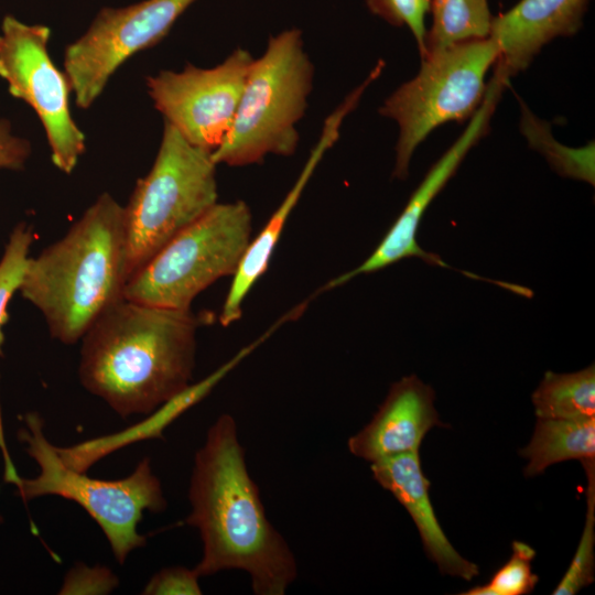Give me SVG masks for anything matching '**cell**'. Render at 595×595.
Instances as JSON below:
<instances>
[{"label":"cell","mask_w":595,"mask_h":595,"mask_svg":"<svg viewBox=\"0 0 595 595\" xmlns=\"http://www.w3.org/2000/svg\"><path fill=\"white\" fill-rule=\"evenodd\" d=\"M197 0H143L104 8L88 30L64 53V73L77 107L88 109L112 74L136 53L161 42Z\"/></svg>","instance_id":"10"},{"label":"cell","mask_w":595,"mask_h":595,"mask_svg":"<svg viewBox=\"0 0 595 595\" xmlns=\"http://www.w3.org/2000/svg\"><path fill=\"white\" fill-rule=\"evenodd\" d=\"M499 52L498 43L488 36L428 53L419 73L383 101L379 113L399 127L394 177L407 178L414 151L435 128L473 117L484 100L485 77Z\"/></svg>","instance_id":"7"},{"label":"cell","mask_w":595,"mask_h":595,"mask_svg":"<svg viewBox=\"0 0 595 595\" xmlns=\"http://www.w3.org/2000/svg\"><path fill=\"white\" fill-rule=\"evenodd\" d=\"M375 480L410 513L428 556L442 574L466 581L478 575V566L464 559L451 544L434 513L419 452L394 455L370 463Z\"/></svg>","instance_id":"16"},{"label":"cell","mask_w":595,"mask_h":595,"mask_svg":"<svg viewBox=\"0 0 595 595\" xmlns=\"http://www.w3.org/2000/svg\"><path fill=\"white\" fill-rule=\"evenodd\" d=\"M314 66L299 29L269 39L261 56L253 57L234 122L213 161L229 166L262 163L269 154L291 156L313 88Z\"/></svg>","instance_id":"4"},{"label":"cell","mask_w":595,"mask_h":595,"mask_svg":"<svg viewBox=\"0 0 595 595\" xmlns=\"http://www.w3.org/2000/svg\"><path fill=\"white\" fill-rule=\"evenodd\" d=\"M433 389L415 375L391 385L369 423L348 440V450L369 463L419 452L426 433L442 426Z\"/></svg>","instance_id":"13"},{"label":"cell","mask_w":595,"mask_h":595,"mask_svg":"<svg viewBox=\"0 0 595 595\" xmlns=\"http://www.w3.org/2000/svg\"><path fill=\"white\" fill-rule=\"evenodd\" d=\"M199 575L184 566L164 567L145 584L144 595H201Z\"/></svg>","instance_id":"27"},{"label":"cell","mask_w":595,"mask_h":595,"mask_svg":"<svg viewBox=\"0 0 595 595\" xmlns=\"http://www.w3.org/2000/svg\"><path fill=\"white\" fill-rule=\"evenodd\" d=\"M35 238L33 228L24 223L14 227L0 260V357L3 356V326L8 321L9 301L22 284L29 262V251Z\"/></svg>","instance_id":"24"},{"label":"cell","mask_w":595,"mask_h":595,"mask_svg":"<svg viewBox=\"0 0 595 595\" xmlns=\"http://www.w3.org/2000/svg\"><path fill=\"white\" fill-rule=\"evenodd\" d=\"M199 320L122 299L82 337L83 387L118 415L151 414L192 383Z\"/></svg>","instance_id":"2"},{"label":"cell","mask_w":595,"mask_h":595,"mask_svg":"<svg viewBox=\"0 0 595 595\" xmlns=\"http://www.w3.org/2000/svg\"><path fill=\"white\" fill-rule=\"evenodd\" d=\"M519 454L528 459L527 477L540 475L560 462L595 458V418L538 419L529 444Z\"/></svg>","instance_id":"18"},{"label":"cell","mask_w":595,"mask_h":595,"mask_svg":"<svg viewBox=\"0 0 595 595\" xmlns=\"http://www.w3.org/2000/svg\"><path fill=\"white\" fill-rule=\"evenodd\" d=\"M127 282L125 208L104 193L61 239L29 258L19 291L50 335L72 345L125 299Z\"/></svg>","instance_id":"3"},{"label":"cell","mask_w":595,"mask_h":595,"mask_svg":"<svg viewBox=\"0 0 595 595\" xmlns=\"http://www.w3.org/2000/svg\"><path fill=\"white\" fill-rule=\"evenodd\" d=\"M538 419L595 418V368L555 374L547 371L531 397Z\"/></svg>","instance_id":"19"},{"label":"cell","mask_w":595,"mask_h":595,"mask_svg":"<svg viewBox=\"0 0 595 595\" xmlns=\"http://www.w3.org/2000/svg\"><path fill=\"white\" fill-rule=\"evenodd\" d=\"M23 420L24 428L19 430L18 437L37 463L40 473L33 478L17 474L8 483L17 487L24 501L53 495L78 504L100 527L115 559L123 564L133 550L147 544V537L138 532L143 512L159 513L167 505L150 458H142L123 478H93L62 462L56 446L44 434L39 413L29 412Z\"/></svg>","instance_id":"5"},{"label":"cell","mask_w":595,"mask_h":595,"mask_svg":"<svg viewBox=\"0 0 595 595\" xmlns=\"http://www.w3.org/2000/svg\"><path fill=\"white\" fill-rule=\"evenodd\" d=\"M591 0H520L493 18L490 35L498 43L495 74L509 84L524 71L544 45L574 35L583 24Z\"/></svg>","instance_id":"15"},{"label":"cell","mask_w":595,"mask_h":595,"mask_svg":"<svg viewBox=\"0 0 595 595\" xmlns=\"http://www.w3.org/2000/svg\"><path fill=\"white\" fill-rule=\"evenodd\" d=\"M520 131L530 148L541 153L560 175L594 185V142L583 148H570L554 139L549 122L538 118L518 97Z\"/></svg>","instance_id":"21"},{"label":"cell","mask_w":595,"mask_h":595,"mask_svg":"<svg viewBox=\"0 0 595 595\" xmlns=\"http://www.w3.org/2000/svg\"><path fill=\"white\" fill-rule=\"evenodd\" d=\"M505 87L506 85L497 76L494 75L490 78L484 100L469 119L467 128L431 166L374 252L355 269L327 282L324 286L325 290L335 289L357 275L379 271L410 257L421 258L429 264L451 268L439 256L426 252L419 246L416 234L420 221L432 201L456 173L466 154L485 136Z\"/></svg>","instance_id":"12"},{"label":"cell","mask_w":595,"mask_h":595,"mask_svg":"<svg viewBox=\"0 0 595 595\" xmlns=\"http://www.w3.org/2000/svg\"><path fill=\"white\" fill-rule=\"evenodd\" d=\"M429 11L432 25L425 33L422 57L456 43L490 35L494 17L487 0H431Z\"/></svg>","instance_id":"20"},{"label":"cell","mask_w":595,"mask_h":595,"mask_svg":"<svg viewBox=\"0 0 595 595\" xmlns=\"http://www.w3.org/2000/svg\"><path fill=\"white\" fill-rule=\"evenodd\" d=\"M368 10L393 26H407L424 55L425 15L431 0H365Z\"/></svg>","instance_id":"25"},{"label":"cell","mask_w":595,"mask_h":595,"mask_svg":"<svg viewBox=\"0 0 595 595\" xmlns=\"http://www.w3.org/2000/svg\"><path fill=\"white\" fill-rule=\"evenodd\" d=\"M0 450L3 452L4 456V467L12 466L13 463L10 458V455L8 453V448L6 446L4 442V434H3V425H2V418H1V409H0ZM2 521V517L0 516V522Z\"/></svg>","instance_id":"29"},{"label":"cell","mask_w":595,"mask_h":595,"mask_svg":"<svg viewBox=\"0 0 595 595\" xmlns=\"http://www.w3.org/2000/svg\"><path fill=\"white\" fill-rule=\"evenodd\" d=\"M50 28L25 24L6 15L0 34V77L9 93L26 102L46 133L52 161L69 174L85 152V134L69 109L71 83L53 63L47 44Z\"/></svg>","instance_id":"9"},{"label":"cell","mask_w":595,"mask_h":595,"mask_svg":"<svg viewBox=\"0 0 595 595\" xmlns=\"http://www.w3.org/2000/svg\"><path fill=\"white\" fill-rule=\"evenodd\" d=\"M216 166L210 152L164 121L154 163L123 207L128 280L218 203Z\"/></svg>","instance_id":"6"},{"label":"cell","mask_w":595,"mask_h":595,"mask_svg":"<svg viewBox=\"0 0 595 595\" xmlns=\"http://www.w3.org/2000/svg\"><path fill=\"white\" fill-rule=\"evenodd\" d=\"M262 343L259 337L242 349H240L231 359L212 372L202 381L191 385L178 396L158 408L152 415L140 423L136 430L126 431L120 435L102 437L79 443L72 447H56L62 462L78 472H86L89 466L100 459L104 455L115 451L119 444L129 443L137 437H162V431L175 420L181 413L201 401L210 390L245 357Z\"/></svg>","instance_id":"17"},{"label":"cell","mask_w":595,"mask_h":595,"mask_svg":"<svg viewBox=\"0 0 595 595\" xmlns=\"http://www.w3.org/2000/svg\"><path fill=\"white\" fill-rule=\"evenodd\" d=\"M185 522L197 529L203 555L199 577L226 570L248 573L256 595H283L296 580L289 544L267 518L251 478L237 423L221 414L194 456Z\"/></svg>","instance_id":"1"},{"label":"cell","mask_w":595,"mask_h":595,"mask_svg":"<svg viewBox=\"0 0 595 595\" xmlns=\"http://www.w3.org/2000/svg\"><path fill=\"white\" fill-rule=\"evenodd\" d=\"M582 464L587 477L585 524L570 566L552 592L553 595H574L594 582L595 458L584 459Z\"/></svg>","instance_id":"22"},{"label":"cell","mask_w":595,"mask_h":595,"mask_svg":"<svg viewBox=\"0 0 595 595\" xmlns=\"http://www.w3.org/2000/svg\"><path fill=\"white\" fill-rule=\"evenodd\" d=\"M118 585L119 578L107 566L77 563L66 573L58 594H109Z\"/></svg>","instance_id":"26"},{"label":"cell","mask_w":595,"mask_h":595,"mask_svg":"<svg viewBox=\"0 0 595 595\" xmlns=\"http://www.w3.org/2000/svg\"><path fill=\"white\" fill-rule=\"evenodd\" d=\"M252 215L244 201L216 203L174 236L127 282V300L191 310L193 300L234 275L251 241Z\"/></svg>","instance_id":"8"},{"label":"cell","mask_w":595,"mask_h":595,"mask_svg":"<svg viewBox=\"0 0 595 595\" xmlns=\"http://www.w3.org/2000/svg\"><path fill=\"white\" fill-rule=\"evenodd\" d=\"M368 83L363 82L326 117L320 138L312 149L299 177L290 188L280 206L271 215L260 232L251 239L244 257L232 275V281L224 302L219 322L229 326L238 321L242 313V303L249 291L268 269L271 256L280 239L285 223L298 204L303 190L327 150L339 138L340 127L345 118L356 108Z\"/></svg>","instance_id":"14"},{"label":"cell","mask_w":595,"mask_h":595,"mask_svg":"<svg viewBox=\"0 0 595 595\" xmlns=\"http://www.w3.org/2000/svg\"><path fill=\"white\" fill-rule=\"evenodd\" d=\"M30 154L31 143L13 134L7 119H0V169L21 170Z\"/></svg>","instance_id":"28"},{"label":"cell","mask_w":595,"mask_h":595,"mask_svg":"<svg viewBox=\"0 0 595 595\" xmlns=\"http://www.w3.org/2000/svg\"><path fill=\"white\" fill-rule=\"evenodd\" d=\"M512 553L486 584L468 588L461 595H527L533 592L539 576L532 572L536 551L521 541L512 542Z\"/></svg>","instance_id":"23"},{"label":"cell","mask_w":595,"mask_h":595,"mask_svg":"<svg viewBox=\"0 0 595 595\" xmlns=\"http://www.w3.org/2000/svg\"><path fill=\"white\" fill-rule=\"evenodd\" d=\"M253 61L236 48L220 64L183 71H161L145 84L154 107L190 143L215 151L229 132Z\"/></svg>","instance_id":"11"}]
</instances>
